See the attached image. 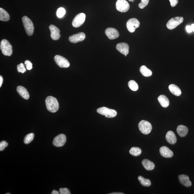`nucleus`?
Returning a JSON list of instances; mask_svg holds the SVG:
<instances>
[{
	"instance_id": "nucleus-23",
	"label": "nucleus",
	"mask_w": 194,
	"mask_h": 194,
	"mask_svg": "<svg viewBox=\"0 0 194 194\" xmlns=\"http://www.w3.org/2000/svg\"><path fill=\"white\" fill-rule=\"evenodd\" d=\"M169 88L172 94L178 97L180 96L182 94L180 89L175 85H170L169 86Z\"/></svg>"
},
{
	"instance_id": "nucleus-33",
	"label": "nucleus",
	"mask_w": 194,
	"mask_h": 194,
	"mask_svg": "<svg viewBox=\"0 0 194 194\" xmlns=\"http://www.w3.org/2000/svg\"><path fill=\"white\" fill-rule=\"evenodd\" d=\"M8 145V143L5 141H3L0 143V151H2L4 150L5 148Z\"/></svg>"
},
{
	"instance_id": "nucleus-31",
	"label": "nucleus",
	"mask_w": 194,
	"mask_h": 194,
	"mask_svg": "<svg viewBox=\"0 0 194 194\" xmlns=\"http://www.w3.org/2000/svg\"><path fill=\"white\" fill-rule=\"evenodd\" d=\"M17 70L18 72H21L22 73H25L26 71V69L25 68L24 65L22 63H21L17 66Z\"/></svg>"
},
{
	"instance_id": "nucleus-36",
	"label": "nucleus",
	"mask_w": 194,
	"mask_h": 194,
	"mask_svg": "<svg viewBox=\"0 0 194 194\" xmlns=\"http://www.w3.org/2000/svg\"><path fill=\"white\" fill-rule=\"evenodd\" d=\"M170 5L172 7H175L178 3V0H169Z\"/></svg>"
},
{
	"instance_id": "nucleus-20",
	"label": "nucleus",
	"mask_w": 194,
	"mask_h": 194,
	"mask_svg": "<svg viewBox=\"0 0 194 194\" xmlns=\"http://www.w3.org/2000/svg\"><path fill=\"white\" fill-rule=\"evenodd\" d=\"M177 130L179 135L182 137H185L187 135L188 132L187 127L183 125H179L178 127Z\"/></svg>"
},
{
	"instance_id": "nucleus-5",
	"label": "nucleus",
	"mask_w": 194,
	"mask_h": 194,
	"mask_svg": "<svg viewBox=\"0 0 194 194\" xmlns=\"http://www.w3.org/2000/svg\"><path fill=\"white\" fill-rule=\"evenodd\" d=\"M139 128L141 133L144 135L149 134L152 130V126L151 123L145 120L141 121L139 122Z\"/></svg>"
},
{
	"instance_id": "nucleus-43",
	"label": "nucleus",
	"mask_w": 194,
	"mask_h": 194,
	"mask_svg": "<svg viewBox=\"0 0 194 194\" xmlns=\"http://www.w3.org/2000/svg\"><path fill=\"white\" fill-rule=\"evenodd\" d=\"M6 194H10V193H6Z\"/></svg>"
},
{
	"instance_id": "nucleus-2",
	"label": "nucleus",
	"mask_w": 194,
	"mask_h": 194,
	"mask_svg": "<svg viewBox=\"0 0 194 194\" xmlns=\"http://www.w3.org/2000/svg\"><path fill=\"white\" fill-rule=\"evenodd\" d=\"M22 22L26 34L28 36H31L33 34L34 27L33 23L30 19L26 16L22 18Z\"/></svg>"
},
{
	"instance_id": "nucleus-17",
	"label": "nucleus",
	"mask_w": 194,
	"mask_h": 194,
	"mask_svg": "<svg viewBox=\"0 0 194 194\" xmlns=\"http://www.w3.org/2000/svg\"><path fill=\"white\" fill-rule=\"evenodd\" d=\"M179 180L181 184L186 187H189L192 185V183L190 180L189 177L186 175H179Z\"/></svg>"
},
{
	"instance_id": "nucleus-35",
	"label": "nucleus",
	"mask_w": 194,
	"mask_h": 194,
	"mask_svg": "<svg viewBox=\"0 0 194 194\" xmlns=\"http://www.w3.org/2000/svg\"><path fill=\"white\" fill-rule=\"evenodd\" d=\"M25 64L26 65L27 69L28 70H31L32 68V63L30 61L27 60L25 61Z\"/></svg>"
},
{
	"instance_id": "nucleus-6",
	"label": "nucleus",
	"mask_w": 194,
	"mask_h": 194,
	"mask_svg": "<svg viewBox=\"0 0 194 194\" xmlns=\"http://www.w3.org/2000/svg\"><path fill=\"white\" fill-rule=\"evenodd\" d=\"M184 20V19L183 17H177L172 18L167 23V28L170 30H173L182 23Z\"/></svg>"
},
{
	"instance_id": "nucleus-26",
	"label": "nucleus",
	"mask_w": 194,
	"mask_h": 194,
	"mask_svg": "<svg viewBox=\"0 0 194 194\" xmlns=\"http://www.w3.org/2000/svg\"><path fill=\"white\" fill-rule=\"evenodd\" d=\"M138 178L139 182L142 186L148 187L151 185V183L149 179L145 178L141 176H139Z\"/></svg>"
},
{
	"instance_id": "nucleus-38",
	"label": "nucleus",
	"mask_w": 194,
	"mask_h": 194,
	"mask_svg": "<svg viewBox=\"0 0 194 194\" xmlns=\"http://www.w3.org/2000/svg\"><path fill=\"white\" fill-rule=\"evenodd\" d=\"M3 82V79L1 76H0V87L2 85Z\"/></svg>"
},
{
	"instance_id": "nucleus-15",
	"label": "nucleus",
	"mask_w": 194,
	"mask_h": 194,
	"mask_svg": "<svg viewBox=\"0 0 194 194\" xmlns=\"http://www.w3.org/2000/svg\"><path fill=\"white\" fill-rule=\"evenodd\" d=\"M116 49L121 53L125 55H127L129 52V46L126 43H118L116 45Z\"/></svg>"
},
{
	"instance_id": "nucleus-40",
	"label": "nucleus",
	"mask_w": 194,
	"mask_h": 194,
	"mask_svg": "<svg viewBox=\"0 0 194 194\" xmlns=\"http://www.w3.org/2000/svg\"><path fill=\"white\" fill-rule=\"evenodd\" d=\"M124 193H110V194H124Z\"/></svg>"
},
{
	"instance_id": "nucleus-19",
	"label": "nucleus",
	"mask_w": 194,
	"mask_h": 194,
	"mask_svg": "<svg viewBox=\"0 0 194 194\" xmlns=\"http://www.w3.org/2000/svg\"><path fill=\"white\" fill-rule=\"evenodd\" d=\"M17 91L19 95L26 100L29 98L30 95L28 91L24 87L22 86H19L17 87Z\"/></svg>"
},
{
	"instance_id": "nucleus-1",
	"label": "nucleus",
	"mask_w": 194,
	"mask_h": 194,
	"mask_svg": "<svg viewBox=\"0 0 194 194\" xmlns=\"http://www.w3.org/2000/svg\"><path fill=\"white\" fill-rule=\"evenodd\" d=\"M45 104L47 109L52 113H55L59 109V103L57 99L52 96H49L46 98Z\"/></svg>"
},
{
	"instance_id": "nucleus-37",
	"label": "nucleus",
	"mask_w": 194,
	"mask_h": 194,
	"mask_svg": "<svg viewBox=\"0 0 194 194\" xmlns=\"http://www.w3.org/2000/svg\"><path fill=\"white\" fill-rule=\"evenodd\" d=\"M186 30L188 33H191L192 31H193L191 26H189V25L186 26Z\"/></svg>"
},
{
	"instance_id": "nucleus-3",
	"label": "nucleus",
	"mask_w": 194,
	"mask_h": 194,
	"mask_svg": "<svg viewBox=\"0 0 194 194\" xmlns=\"http://www.w3.org/2000/svg\"><path fill=\"white\" fill-rule=\"evenodd\" d=\"M0 48L4 55L8 56L12 55L13 52L12 47L7 40L3 39L1 41Z\"/></svg>"
},
{
	"instance_id": "nucleus-7",
	"label": "nucleus",
	"mask_w": 194,
	"mask_h": 194,
	"mask_svg": "<svg viewBox=\"0 0 194 194\" xmlns=\"http://www.w3.org/2000/svg\"><path fill=\"white\" fill-rule=\"evenodd\" d=\"M140 25V22L138 20L135 18H132L127 21L126 26L128 31L133 33L135 31L136 29L139 28Z\"/></svg>"
},
{
	"instance_id": "nucleus-24",
	"label": "nucleus",
	"mask_w": 194,
	"mask_h": 194,
	"mask_svg": "<svg viewBox=\"0 0 194 194\" xmlns=\"http://www.w3.org/2000/svg\"><path fill=\"white\" fill-rule=\"evenodd\" d=\"M10 19L9 14L2 8H0V20L3 21H7Z\"/></svg>"
},
{
	"instance_id": "nucleus-41",
	"label": "nucleus",
	"mask_w": 194,
	"mask_h": 194,
	"mask_svg": "<svg viewBox=\"0 0 194 194\" xmlns=\"http://www.w3.org/2000/svg\"><path fill=\"white\" fill-rule=\"evenodd\" d=\"M191 26L192 27V29H193V31L194 32V24H192Z\"/></svg>"
},
{
	"instance_id": "nucleus-10",
	"label": "nucleus",
	"mask_w": 194,
	"mask_h": 194,
	"mask_svg": "<svg viewBox=\"0 0 194 194\" xmlns=\"http://www.w3.org/2000/svg\"><path fill=\"white\" fill-rule=\"evenodd\" d=\"M54 61L56 64L61 68H67L70 66L69 61L64 57L59 55H57L54 57Z\"/></svg>"
},
{
	"instance_id": "nucleus-30",
	"label": "nucleus",
	"mask_w": 194,
	"mask_h": 194,
	"mask_svg": "<svg viewBox=\"0 0 194 194\" xmlns=\"http://www.w3.org/2000/svg\"><path fill=\"white\" fill-rule=\"evenodd\" d=\"M66 14V10L64 8L61 7L57 10V17L59 18H62Z\"/></svg>"
},
{
	"instance_id": "nucleus-29",
	"label": "nucleus",
	"mask_w": 194,
	"mask_h": 194,
	"mask_svg": "<svg viewBox=\"0 0 194 194\" xmlns=\"http://www.w3.org/2000/svg\"><path fill=\"white\" fill-rule=\"evenodd\" d=\"M34 135L33 133H30L27 135L25 137L24 139V142L25 144H28L31 142L33 140Z\"/></svg>"
},
{
	"instance_id": "nucleus-8",
	"label": "nucleus",
	"mask_w": 194,
	"mask_h": 194,
	"mask_svg": "<svg viewBox=\"0 0 194 194\" xmlns=\"http://www.w3.org/2000/svg\"><path fill=\"white\" fill-rule=\"evenodd\" d=\"M117 10L121 12H126L129 10L130 5L126 0H118L116 3Z\"/></svg>"
},
{
	"instance_id": "nucleus-9",
	"label": "nucleus",
	"mask_w": 194,
	"mask_h": 194,
	"mask_svg": "<svg viewBox=\"0 0 194 194\" xmlns=\"http://www.w3.org/2000/svg\"><path fill=\"white\" fill-rule=\"evenodd\" d=\"M86 19V15L84 13H80L76 16L72 21V26L77 28L81 26L84 23Z\"/></svg>"
},
{
	"instance_id": "nucleus-39",
	"label": "nucleus",
	"mask_w": 194,
	"mask_h": 194,
	"mask_svg": "<svg viewBox=\"0 0 194 194\" xmlns=\"http://www.w3.org/2000/svg\"><path fill=\"white\" fill-rule=\"evenodd\" d=\"M51 193L52 194H58L59 193L58 192L56 191L55 190H53V191Z\"/></svg>"
},
{
	"instance_id": "nucleus-25",
	"label": "nucleus",
	"mask_w": 194,
	"mask_h": 194,
	"mask_svg": "<svg viewBox=\"0 0 194 194\" xmlns=\"http://www.w3.org/2000/svg\"><path fill=\"white\" fill-rule=\"evenodd\" d=\"M140 72L143 76L146 77L151 76L153 74L151 70L145 66H142L141 67Z\"/></svg>"
},
{
	"instance_id": "nucleus-42",
	"label": "nucleus",
	"mask_w": 194,
	"mask_h": 194,
	"mask_svg": "<svg viewBox=\"0 0 194 194\" xmlns=\"http://www.w3.org/2000/svg\"><path fill=\"white\" fill-rule=\"evenodd\" d=\"M128 1H132V2H133V1H135V0H128Z\"/></svg>"
},
{
	"instance_id": "nucleus-21",
	"label": "nucleus",
	"mask_w": 194,
	"mask_h": 194,
	"mask_svg": "<svg viewBox=\"0 0 194 194\" xmlns=\"http://www.w3.org/2000/svg\"><path fill=\"white\" fill-rule=\"evenodd\" d=\"M158 100L161 106L164 108H167L169 106L170 103L167 97L164 95H161L158 97Z\"/></svg>"
},
{
	"instance_id": "nucleus-4",
	"label": "nucleus",
	"mask_w": 194,
	"mask_h": 194,
	"mask_svg": "<svg viewBox=\"0 0 194 194\" xmlns=\"http://www.w3.org/2000/svg\"><path fill=\"white\" fill-rule=\"evenodd\" d=\"M98 113L103 115L105 116L106 118H113L116 116L117 113L115 110L103 107L98 109L97 110Z\"/></svg>"
},
{
	"instance_id": "nucleus-27",
	"label": "nucleus",
	"mask_w": 194,
	"mask_h": 194,
	"mask_svg": "<svg viewBox=\"0 0 194 194\" xmlns=\"http://www.w3.org/2000/svg\"><path fill=\"white\" fill-rule=\"evenodd\" d=\"M141 153H142V151L141 148H139L133 147L130 150V154L134 157H137L140 155Z\"/></svg>"
},
{
	"instance_id": "nucleus-18",
	"label": "nucleus",
	"mask_w": 194,
	"mask_h": 194,
	"mask_svg": "<svg viewBox=\"0 0 194 194\" xmlns=\"http://www.w3.org/2000/svg\"><path fill=\"white\" fill-rule=\"evenodd\" d=\"M166 139L167 141L169 144L174 145L176 143L177 139L175 133L172 131H168L166 135Z\"/></svg>"
},
{
	"instance_id": "nucleus-11",
	"label": "nucleus",
	"mask_w": 194,
	"mask_h": 194,
	"mask_svg": "<svg viewBox=\"0 0 194 194\" xmlns=\"http://www.w3.org/2000/svg\"><path fill=\"white\" fill-rule=\"evenodd\" d=\"M66 141V136L60 134L56 136L53 141V145L57 147H61L64 146Z\"/></svg>"
},
{
	"instance_id": "nucleus-12",
	"label": "nucleus",
	"mask_w": 194,
	"mask_h": 194,
	"mask_svg": "<svg viewBox=\"0 0 194 194\" xmlns=\"http://www.w3.org/2000/svg\"><path fill=\"white\" fill-rule=\"evenodd\" d=\"M105 33L108 38L110 40H114L119 37L118 31L116 29L113 28H108L105 31Z\"/></svg>"
},
{
	"instance_id": "nucleus-28",
	"label": "nucleus",
	"mask_w": 194,
	"mask_h": 194,
	"mask_svg": "<svg viewBox=\"0 0 194 194\" xmlns=\"http://www.w3.org/2000/svg\"><path fill=\"white\" fill-rule=\"evenodd\" d=\"M128 85L129 88L133 91H137L139 89L138 85L135 81H130L128 83Z\"/></svg>"
},
{
	"instance_id": "nucleus-13",
	"label": "nucleus",
	"mask_w": 194,
	"mask_h": 194,
	"mask_svg": "<svg viewBox=\"0 0 194 194\" xmlns=\"http://www.w3.org/2000/svg\"><path fill=\"white\" fill-rule=\"evenodd\" d=\"M85 37L86 35L85 33L81 32L70 36L69 40L70 42L76 43L84 40Z\"/></svg>"
},
{
	"instance_id": "nucleus-22",
	"label": "nucleus",
	"mask_w": 194,
	"mask_h": 194,
	"mask_svg": "<svg viewBox=\"0 0 194 194\" xmlns=\"http://www.w3.org/2000/svg\"><path fill=\"white\" fill-rule=\"evenodd\" d=\"M142 163L143 166L146 170L150 171L153 170L155 168L154 164L148 159L143 160Z\"/></svg>"
},
{
	"instance_id": "nucleus-14",
	"label": "nucleus",
	"mask_w": 194,
	"mask_h": 194,
	"mask_svg": "<svg viewBox=\"0 0 194 194\" xmlns=\"http://www.w3.org/2000/svg\"><path fill=\"white\" fill-rule=\"evenodd\" d=\"M51 32V37L54 40H57L61 37L60 30L58 28L53 25H51L49 27Z\"/></svg>"
},
{
	"instance_id": "nucleus-16",
	"label": "nucleus",
	"mask_w": 194,
	"mask_h": 194,
	"mask_svg": "<svg viewBox=\"0 0 194 194\" xmlns=\"http://www.w3.org/2000/svg\"><path fill=\"white\" fill-rule=\"evenodd\" d=\"M160 153L163 157L169 158L173 157V153L169 148L166 146H163L160 149Z\"/></svg>"
},
{
	"instance_id": "nucleus-34",
	"label": "nucleus",
	"mask_w": 194,
	"mask_h": 194,
	"mask_svg": "<svg viewBox=\"0 0 194 194\" xmlns=\"http://www.w3.org/2000/svg\"><path fill=\"white\" fill-rule=\"evenodd\" d=\"M59 193L60 194H70V193L67 188H61L59 189Z\"/></svg>"
},
{
	"instance_id": "nucleus-32",
	"label": "nucleus",
	"mask_w": 194,
	"mask_h": 194,
	"mask_svg": "<svg viewBox=\"0 0 194 194\" xmlns=\"http://www.w3.org/2000/svg\"><path fill=\"white\" fill-rule=\"evenodd\" d=\"M149 0H141V2L139 3V8L143 9L148 4Z\"/></svg>"
}]
</instances>
